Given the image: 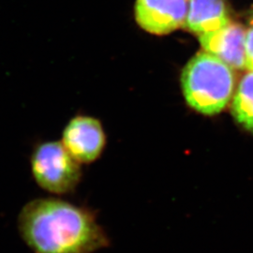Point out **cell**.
<instances>
[{"label":"cell","mask_w":253,"mask_h":253,"mask_svg":"<svg viewBox=\"0 0 253 253\" xmlns=\"http://www.w3.org/2000/svg\"><path fill=\"white\" fill-rule=\"evenodd\" d=\"M61 143L78 163L96 162L106 145V134L100 120L89 116H77L64 128Z\"/></svg>","instance_id":"obj_4"},{"label":"cell","mask_w":253,"mask_h":253,"mask_svg":"<svg viewBox=\"0 0 253 253\" xmlns=\"http://www.w3.org/2000/svg\"><path fill=\"white\" fill-rule=\"evenodd\" d=\"M245 38L246 31L242 26L230 23L226 27L212 32L201 34V46L235 70H244Z\"/></svg>","instance_id":"obj_6"},{"label":"cell","mask_w":253,"mask_h":253,"mask_svg":"<svg viewBox=\"0 0 253 253\" xmlns=\"http://www.w3.org/2000/svg\"><path fill=\"white\" fill-rule=\"evenodd\" d=\"M181 87L188 105L205 116L219 114L233 96L235 73L216 56L201 52L181 73Z\"/></svg>","instance_id":"obj_2"},{"label":"cell","mask_w":253,"mask_h":253,"mask_svg":"<svg viewBox=\"0 0 253 253\" xmlns=\"http://www.w3.org/2000/svg\"><path fill=\"white\" fill-rule=\"evenodd\" d=\"M232 114L236 122L253 133V72L239 83L232 102Z\"/></svg>","instance_id":"obj_8"},{"label":"cell","mask_w":253,"mask_h":253,"mask_svg":"<svg viewBox=\"0 0 253 253\" xmlns=\"http://www.w3.org/2000/svg\"><path fill=\"white\" fill-rule=\"evenodd\" d=\"M252 20H253V15H252Z\"/></svg>","instance_id":"obj_10"},{"label":"cell","mask_w":253,"mask_h":253,"mask_svg":"<svg viewBox=\"0 0 253 253\" xmlns=\"http://www.w3.org/2000/svg\"><path fill=\"white\" fill-rule=\"evenodd\" d=\"M230 23L224 0H190L184 27L201 35L226 27Z\"/></svg>","instance_id":"obj_7"},{"label":"cell","mask_w":253,"mask_h":253,"mask_svg":"<svg viewBox=\"0 0 253 253\" xmlns=\"http://www.w3.org/2000/svg\"><path fill=\"white\" fill-rule=\"evenodd\" d=\"M190 0H135L136 24L145 32L164 36L184 26Z\"/></svg>","instance_id":"obj_5"},{"label":"cell","mask_w":253,"mask_h":253,"mask_svg":"<svg viewBox=\"0 0 253 253\" xmlns=\"http://www.w3.org/2000/svg\"><path fill=\"white\" fill-rule=\"evenodd\" d=\"M30 163L37 184L52 194L71 193L81 180L80 163L61 142L51 141L38 145Z\"/></svg>","instance_id":"obj_3"},{"label":"cell","mask_w":253,"mask_h":253,"mask_svg":"<svg viewBox=\"0 0 253 253\" xmlns=\"http://www.w3.org/2000/svg\"><path fill=\"white\" fill-rule=\"evenodd\" d=\"M245 68L253 72V27L248 29L245 38Z\"/></svg>","instance_id":"obj_9"},{"label":"cell","mask_w":253,"mask_h":253,"mask_svg":"<svg viewBox=\"0 0 253 253\" xmlns=\"http://www.w3.org/2000/svg\"><path fill=\"white\" fill-rule=\"evenodd\" d=\"M18 230L32 253H95L110 246L92 211L57 198L27 203L19 214Z\"/></svg>","instance_id":"obj_1"}]
</instances>
